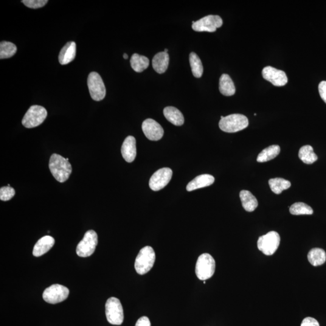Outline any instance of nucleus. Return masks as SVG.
I'll use <instances>...</instances> for the list:
<instances>
[{
    "instance_id": "obj_1",
    "label": "nucleus",
    "mask_w": 326,
    "mask_h": 326,
    "mask_svg": "<svg viewBox=\"0 0 326 326\" xmlns=\"http://www.w3.org/2000/svg\"><path fill=\"white\" fill-rule=\"evenodd\" d=\"M49 168L52 175L59 182H64L69 178L72 172V165L69 159L54 154L50 157Z\"/></svg>"
},
{
    "instance_id": "obj_2",
    "label": "nucleus",
    "mask_w": 326,
    "mask_h": 326,
    "mask_svg": "<svg viewBox=\"0 0 326 326\" xmlns=\"http://www.w3.org/2000/svg\"><path fill=\"white\" fill-rule=\"evenodd\" d=\"M248 119L244 115L234 114L224 117L219 122V128L228 133H234L248 127Z\"/></svg>"
},
{
    "instance_id": "obj_3",
    "label": "nucleus",
    "mask_w": 326,
    "mask_h": 326,
    "mask_svg": "<svg viewBox=\"0 0 326 326\" xmlns=\"http://www.w3.org/2000/svg\"><path fill=\"white\" fill-rule=\"evenodd\" d=\"M156 261V253L151 246H146L140 250L135 262V269L138 274L147 273L153 268Z\"/></svg>"
},
{
    "instance_id": "obj_4",
    "label": "nucleus",
    "mask_w": 326,
    "mask_h": 326,
    "mask_svg": "<svg viewBox=\"0 0 326 326\" xmlns=\"http://www.w3.org/2000/svg\"><path fill=\"white\" fill-rule=\"evenodd\" d=\"M215 268V260L212 255L207 253L202 254L199 255L196 264V276L201 280L209 279L214 274Z\"/></svg>"
},
{
    "instance_id": "obj_5",
    "label": "nucleus",
    "mask_w": 326,
    "mask_h": 326,
    "mask_svg": "<svg viewBox=\"0 0 326 326\" xmlns=\"http://www.w3.org/2000/svg\"><path fill=\"white\" fill-rule=\"evenodd\" d=\"M106 319L111 325H121L124 320V313L120 301L115 297L108 299L105 305Z\"/></svg>"
},
{
    "instance_id": "obj_6",
    "label": "nucleus",
    "mask_w": 326,
    "mask_h": 326,
    "mask_svg": "<svg viewBox=\"0 0 326 326\" xmlns=\"http://www.w3.org/2000/svg\"><path fill=\"white\" fill-rule=\"evenodd\" d=\"M47 116V111L43 106L33 105L24 115L22 124L27 128L37 127L44 122Z\"/></svg>"
},
{
    "instance_id": "obj_7",
    "label": "nucleus",
    "mask_w": 326,
    "mask_h": 326,
    "mask_svg": "<svg viewBox=\"0 0 326 326\" xmlns=\"http://www.w3.org/2000/svg\"><path fill=\"white\" fill-rule=\"evenodd\" d=\"M280 243V237L279 233L272 231L258 238L257 247L264 254L271 255L277 251Z\"/></svg>"
},
{
    "instance_id": "obj_8",
    "label": "nucleus",
    "mask_w": 326,
    "mask_h": 326,
    "mask_svg": "<svg viewBox=\"0 0 326 326\" xmlns=\"http://www.w3.org/2000/svg\"><path fill=\"white\" fill-rule=\"evenodd\" d=\"M98 243V236L94 230L85 233L82 240L78 244L77 253L81 257L90 256L95 251Z\"/></svg>"
},
{
    "instance_id": "obj_9",
    "label": "nucleus",
    "mask_w": 326,
    "mask_h": 326,
    "mask_svg": "<svg viewBox=\"0 0 326 326\" xmlns=\"http://www.w3.org/2000/svg\"><path fill=\"white\" fill-rule=\"evenodd\" d=\"M69 289L66 286L55 284L45 289L43 298L47 303L57 304L66 300L69 297Z\"/></svg>"
},
{
    "instance_id": "obj_10",
    "label": "nucleus",
    "mask_w": 326,
    "mask_h": 326,
    "mask_svg": "<svg viewBox=\"0 0 326 326\" xmlns=\"http://www.w3.org/2000/svg\"><path fill=\"white\" fill-rule=\"evenodd\" d=\"M89 93L95 101L102 100L106 95V88L102 78L96 72H91L88 78Z\"/></svg>"
},
{
    "instance_id": "obj_11",
    "label": "nucleus",
    "mask_w": 326,
    "mask_h": 326,
    "mask_svg": "<svg viewBox=\"0 0 326 326\" xmlns=\"http://www.w3.org/2000/svg\"><path fill=\"white\" fill-rule=\"evenodd\" d=\"M223 19L218 15H208L192 24V29L196 32H215L223 26Z\"/></svg>"
},
{
    "instance_id": "obj_12",
    "label": "nucleus",
    "mask_w": 326,
    "mask_h": 326,
    "mask_svg": "<svg viewBox=\"0 0 326 326\" xmlns=\"http://www.w3.org/2000/svg\"><path fill=\"white\" fill-rule=\"evenodd\" d=\"M173 172L170 168H160L153 174L150 180V187L154 191H159L164 188L172 178Z\"/></svg>"
},
{
    "instance_id": "obj_13",
    "label": "nucleus",
    "mask_w": 326,
    "mask_h": 326,
    "mask_svg": "<svg viewBox=\"0 0 326 326\" xmlns=\"http://www.w3.org/2000/svg\"><path fill=\"white\" fill-rule=\"evenodd\" d=\"M263 78L270 82L272 85L282 86L288 83V77L282 70H277L270 66L265 67L262 70Z\"/></svg>"
},
{
    "instance_id": "obj_14",
    "label": "nucleus",
    "mask_w": 326,
    "mask_h": 326,
    "mask_svg": "<svg viewBox=\"0 0 326 326\" xmlns=\"http://www.w3.org/2000/svg\"><path fill=\"white\" fill-rule=\"evenodd\" d=\"M142 130L145 136L152 141H158L164 135L162 126L151 119H146L143 122Z\"/></svg>"
},
{
    "instance_id": "obj_15",
    "label": "nucleus",
    "mask_w": 326,
    "mask_h": 326,
    "mask_svg": "<svg viewBox=\"0 0 326 326\" xmlns=\"http://www.w3.org/2000/svg\"><path fill=\"white\" fill-rule=\"evenodd\" d=\"M123 159L128 163L134 161L137 156L136 140L133 136L126 138L121 149Z\"/></svg>"
},
{
    "instance_id": "obj_16",
    "label": "nucleus",
    "mask_w": 326,
    "mask_h": 326,
    "mask_svg": "<svg viewBox=\"0 0 326 326\" xmlns=\"http://www.w3.org/2000/svg\"><path fill=\"white\" fill-rule=\"evenodd\" d=\"M55 243V239L52 236H44L35 244L33 249V255L35 257H40L46 254L54 245Z\"/></svg>"
},
{
    "instance_id": "obj_17",
    "label": "nucleus",
    "mask_w": 326,
    "mask_h": 326,
    "mask_svg": "<svg viewBox=\"0 0 326 326\" xmlns=\"http://www.w3.org/2000/svg\"><path fill=\"white\" fill-rule=\"evenodd\" d=\"M77 54V44L73 41L67 43L61 49L59 62L61 65L68 64L75 60Z\"/></svg>"
},
{
    "instance_id": "obj_18",
    "label": "nucleus",
    "mask_w": 326,
    "mask_h": 326,
    "mask_svg": "<svg viewBox=\"0 0 326 326\" xmlns=\"http://www.w3.org/2000/svg\"><path fill=\"white\" fill-rule=\"evenodd\" d=\"M214 177L209 174H204V175L196 176L195 179L191 181L187 184L186 189L188 192H192L193 190L209 186L214 183Z\"/></svg>"
},
{
    "instance_id": "obj_19",
    "label": "nucleus",
    "mask_w": 326,
    "mask_h": 326,
    "mask_svg": "<svg viewBox=\"0 0 326 326\" xmlns=\"http://www.w3.org/2000/svg\"><path fill=\"white\" fill-rule=\"evenodd\" d=\"M168 63H169V56L168 53L164 52L158 53L154 56L153 60V69L159 74H163L166 71Z\"/></svg>"
},
{
    "instance_id": "obj_20",
    "label": "nucleus",
    "mask_w": 326,
    "mask_h": 326,
    "mask_svg": "<svg viewBox=\"0 0 326 326\" xmlns=\"http://www.w3.org/2000/svg\"><path fill=\"white\" fill-rule=\"evenodd\" d=\"M163 113H164L165 119L173 125L181 126L184 124V118L179 109L173 107V106H167L164 109Z\"/></svg>"
},
{
    "instance_id": "obj_21",
    "label": "nucleus",
    "mask_w": 326,
    "mask_h": 326,
    "mask_svg": "<svg viewBox=\"0 0 326 326\" xmlns=\"http://www.w3.org/2000/svg\"><path fill=\"white\" fill-rule=\"evenodd\" d=\"M219 91L226 96H232L236 92L234 82L229 75L223 74L219 80Z\"/></svg>"
},
{
    "instance_id": "obj_22",
    "label": "nucleus",
    "mask_w": 326,
    "mask_h": 326,
    "mask_svg": "<svg viewBox=\"0 0 326 326\" xmlns=\"http://www.w3.org/2000/svg\"><path fill=\"white\" fill-rule=\"evenodd\" d=\"M240 198L244 209L247 212H253L258 206L257 199L248 190H242Z\"/></svg>"
},
{
    "instance_id": "obj_23",
    "label": "nucleus",
    "mask_w": 326,
    "mask_h": 326,
    "mask_svg": "<svg viewBox=\"0 0 326 326\" xmlns=\"http://www.w3.org/2000/svg\"><path fill=\"white\" fill-rule=\"evenodd\" d=\"M309 262L314 266L322 265L326 260V253L324 249L315 248L310 250L308 255Z\"/></svg>"
},
{
    "instance_id": "obj_24",
    "label": "nucleus",
    "mask_w": 326,
    "mask_h": 326,
    "mask_svg": "<svg viewBox=\"0 0 326 326\" xmlns=\"http://www.w3.org/2000/svg\"><path fill=\"white\" fill-rule=\"evenodd\" d=\"M131 66L135 72L141 73L150 66V60L145 56L139 55L135 53L131 58Z\"/></svg>"
},
{
    "instance_id": "obj_25",
    "label": "nucleus",
    "mask_w": 326,
    "mask_h": 326,
    "mask_svg": "<svg viewBox=\"0 0 326 326\" xmlns=\"http://www.w3.org/2000/svg\"><path fill=\"white\" fill-rule=\"evenodd\" d=\"M280 153V148L279 145H272L263 150L258 154L257 162L258 163H265L273 160L279 156Z\"/></svg>"
},
{
    "instance_id": "obj_26",
    "label": "nucleus",
    "mask_w": 326,
    "mask_h": 326,
    "mask_svg": "<svg viewBox=\"0 0 326 326\" xmlns=\"http://www.w3.org/2000/svg\"><path fill=\"white\" fill-rule=\"evenodd\" d=\"M299 157L303 163L308 164H313L318 160V157L314 153L313 148L310 145H306L301 148Z\"/></svg>"
},
{
    "instance_id": "obj_27",
    "label": "nucleus",
    "mask_w": 326,
    "mask_h": 326,
    "mask_svg": "<svg viewBox=\"0 0 326 326\" xmlns=\"http://www.w3.org/2000/svg\"><path fill=\"white\" fill-rule=\"evenodd\" d=\"M269 185L272 192L277 195H279L283 190L290 188L291 184L290 181L286 180L285 179L275 178L269 179Z\"/></svg>"
},
{
    "instance_id": "obj_28",
    "label": "nucleus",
    "mask_w": 326,
    "mask_h": 326,
    "mask_svg": "<svg viewBox=\"0 0 326 326\" xmlns=\"http://www.w3.org/2000/svg\"><path fill=\"white\" fill-rule=\"evenodd\" d=\"M189 61L194 77L201 78L203 74L204 69L200 58L195 53L192 52L189 56Z\"/></svg>"
},
{
    "instance_id": "obj_29",
    "label": "nucleus",
    "mask_w": 326,
    "mask_h": 326,
    "mask_svg": "<svg viewBox=\"0 0 326 326\" xmlns=\"http://www.w3.org/2000/svg\"><path fill=\"white\" fill-rule=\"evenodd\" d=\"M17 51L15 44L7 41H1L0 43V58L1 60L12 57Z\"/></svg>"
},
{
    "instance_id": "obj_30",
    "label": "nucleus",
    "mask_w": 326,
    "mask_h": 326,
    "mask_svg": "<svg viewBox=\"0 0 326 326\" xmlns=\"http://www.w3.org/2000/svg\"><path fill=\"white\" fill-rule=\"evenodd\" d=\"M289 211L293 215H313L314 213L313 209L303 202H296V203L292 204Z\"/></svg>"
},
{
    "instance_id": "obj_31",
    "label": "nucleus",
    "mask_w": 326,
    "mask_h": 326,
    "mask_svg": "<svg viewBox=\"0 0 326 326\" xmlns=\"http://www.w3.org/2000/svg\"><path fill=\"white\" fill-rule=\"evenodd\" d=\"M15 195V190L11 187H2L0 189V199L1 201L10 200Z\"/></svg>"
},
{
    "instance_id": "obj_32",
    "label": "nucleus",
    "mask_w": 326,
    "mask_h": 326,
    "mask_svg": "<svg viewBox=\"0 0 326 326\" xmlns=\"http://www.w3.org/2000/svg\"><path fill=\"white\" fill-rule=\"evenodd\" d=\"M22 2L31 9H38L44 7L47 3L48 1L47 0H22Z\"/></svg>"
},
{
    "instance_id": "obj_33",
    "label": "nucleus",
    "mask_w": 326,
    "mask_h": 326,
    "mask_svg": "<svg viewBox=\"0 0 326 326\" xmlns=\"http://www.w3.org/2000/svg\"><path fill=\"white\" fill-rule=\"evenodd\" d=\"M301 326H320V325L317 320L314 318L307 317L303 320Z\"/></svg>"
},
{
    "instance_id": "obj_34",
    "label": "nucleus",
    "mask_w": 326,
    "mask_h": 326,
    "mask_svg": "<svg viewBox=\"0 0 326 326\" xmlns=\"http://www.w3.org/2000/svg\"><path fill=\"white\" fill-rule=\"evenodd\" d=\"M319 90L320 96L326 103V81H322L319 85Z\"/></svg>"
},
{
    "instance_id": "obj_35",
    "label": "nucleus",
    "mask_w": 326,
    "mask_h": 326,
    "mask_svg": "<svg viewBox=\"0 0 326 326\" xmlns=\"http://www.w3.org/2000/svg\"><path fill=\"white\" fill-rule=\"evenodd\" d=\"M136 326H151L150 320L147 317L140 318L137 320Z\"/></svg>"
},
{
    "instance_id": "obj_36",
    "label": "nucleus",
    "mask_w": 326,
    "mask_h": 326,
    "mask_svg": "<svg viewBox=\"0 0 326 326\" xmlns=\"http://www.w3.org/2000/svg\"><path fill=\"white\" fill-rule=\"evenodd\" d=\"M123 58H124V59H125V60H127V59L128 58V55L126 54V53H125V54L123 55Z\"/></svg>"
},
{
    "instance_id": "obj_37",
    "label": "nucleus",
    "mask_w": 326,
    "mask_h": 326,
    "mask_svg": "<svg viewBox=\"0 0 326 326\" xmlns=\"http://www.w3.org/2000/svg\"><path fill=\"white\" fill-rule=\"evenodd\" d=\"M164 52L165 53H167V52H168V49H165L164 50Z\"/></svg>"
}]
</instances>
